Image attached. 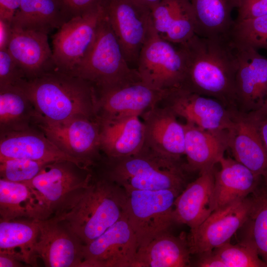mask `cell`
Returning <instances> with one entry per match:
<instances>
[{
	"label": "cell",
	"instance_id": "obj_1",
	"mask_svg": "<svg viewBox=\"0 0 267 267\" xmlns=\"http://www.w3.org/2000/svg\"><path fill=\"white\" fill-rule=\"evenodd\" d=\"M178 45L185 63V76L180 88L215 98L237 109V59L229 38H207L195 34Z\"/></svg>",
	"mask_w": 267,
	"mask_h": 267
},
{
	"label": "cell",
	"instance_id": "obj_2",
	"mask_svg": "<svg viewBox=\"0 0 267 267\" xmlns=\"http://www.w3.org/2000/svg\"><path fill=\"white\" fill-rule=\"evenodd\" d=\"M91 170L89 184L75 192L53 215L84 245L97 238L126 213L125 190Z\"/></svg>",
	"mask_w": 267,
	"mask_h": 267
},
{
	"label": "cell",
	"instance_id": "obj_3",
	"mask_svg": "<svg viewBox=\"0 0 267 267\" xmlns=\"http://www.w3.org/2000/svg\"><path fill=\"white\" fill-rule=\"evenodd\" d=\"M17 86L32 102L36 120L55 123L79 117L96 119L94 88L79 77L55 68Z\"/></svg>",
	"mask_w": 267,
	"mask_h": 267
},
{
	"label": "cell",
	"instance_id": "obj_4",
	"mask_svg": "<svg viewBox=\"0 0 267 267\" xmlns=\"http://www.w3.org/2000/svg\"><path fill=\"white\" fill-rule=\"evenodd\" d=\"M185 163L161 156L143 146L134 154L118 158L102 155L92 169L125 189L181 191L186 186Z\"/></svg>",
	"mask_w": 267,
	"mask_h": 267
},
{
	"label": "cell",
	"instance_id": "obj_5",
	"mask_svg": "<svg viewBox=\"0 0 267 267\" xmlns=\"http://www.w3.org/2000/svg\"><path fill=\"white\" fill-rule=\"evenodd\" d=\"M69 73L88 81L95 89L118 87L141 80L136 69L126 61L104 12L90 50Z\"/></svg>",
	"mask_w": 267,
	"mask_h": 267
},
{
	"label": "cell",
	"instance_id": "obj_6",
	"mask_svg": "<svg viewBox=\"0 0 267 267\" xmlns=\"http://www.w3.org/2000/svg\"><path fill=\"white\" fill-rule=\"evenodd\" d=\"M136 69L142 82L160 90L180 88L184 80L185 63L180 46L161 38L152 20Z\"/></svg>",
	"mask_w": 267,
	"mask_h": 267
},
{
	"label": "cell",
	"instance_id": "obj_7",
	"mask_svg": "<svg viewBox=\"0 0 267 267\" xmlns=\"http://www.w3.org/2000/svg\"><path fill=\"white\" fill-rule=\"evenodd\" d=\"M125 190L126 212L135 232L138 249L160 233L169 230L174 222L175 201L181 191L174 189Z\"/></svg>",
	"mask_w": 267,
	"mask_h": 267
},
{
	"label": "cell",
	"instance_id": "obj_8",
	"mask_svg": "<svg viewBox=\"0 0 267 267\" xmlns=\"http://www.w3.org/2000/svg\"><path fill=\"white\" fill-rule=\"evenodd\" d=\"M35 126L86 168L91 169L102 157L97 119L79 117L55 123L36 120Z\"/></svg>",
	"mask_w": 267,
	"mask_h": 267
},
{
	"label": "cell",
	"instance_id": "obj_9",
	"mask_svg": "<svg viewBox=\"0 0 267 267\" xmlns=\"http://www.w3.org/2000/svg\"><path fill=\"white\" fill-rule=\"evenodd\" d=\"M103 11L101 4L72 17L52 37V53L56 68L71 72L86 57L94 42Z\"/></svg>",
	"mask_w": 267,
	"mask_h": 267
},
{
	"label": "cell",
	"instance_id": "obj_10",
	"mask_svg": "<svg viewBox=\"0 0 267 267\" xmlns=\"http://www.w3.org/2000/svg\"><path fill=\"white\" fill-rule=\"evenodd\" d=\"M103 12L129 65L136 64L151 20V9L135 0H102Z\"/></svg>",
	"mask_w": 267,
	"mask_h": 267
},
{
	"label": "cell",
	"instance_id": "obj_11",
	"mask_svg": "<svg viewBox=\"0 0 267 267\" xmlns=\"http://www.w3.org/2000/svg\"><path fill=\"white\" fill-rule=\"evenodd\" d=\"M91 176V169L61 160L46 164L34 178L24 183L37 191L52 216L75 192L89 184Z\"/></svg>",
	"mask_w": 267,
	"mask_h": 267
},
{
	"label": "cell",
	"instance_id": "obj_12",
	"mask_svg": "<svg viewBox=\"0 0 267 267\" xmlns=\"http://www.w3.org/2000/svg\"><path fill=\"white\" fill-rule=\"evenodd\" d=\"M138 250L126 213L90 243L84 245L81 267H132Z\"/></svg>",
	"mask_w": 267,
	"mask_h": 267
},
{
	"label": "cell",
	"instance_id": "obj_13",
	"mask_svg": "<svg viewBox=\"0 0 267 267\" xmlns=\"http://www.w3.org/2000/svg\"><path fill=\"white\" fill-rule=\"evenodd\" d=\"M178 116L210 131H227L231 126L235 109L220 101L190 92L182 88L168 90L160 102Z\"/></svg>",
	"mask_w": 267,
	"mask_h": 267
},
{
	"label": "cell",
	"instance_id": "obj_14",
	"mask_svg": "<svg viewBox=\"0 0 267 267\" xmlns=\"http://www.w3.org/2000/svg\"><path fill=\"white\" fill-rule=\"evenodd\" d=\"M94 89L97 120L132 115L140 117L159 104L168 91L153 89L141 80L118 87Z\"/></svg>",
	"mask_w": 267,
	"mask_h": 267
},
{
	"label": "cell",
	"instance_id": "obj_15",
	"mask_svg": "<svg viewBox=\"0 0 267 267\" xmlns=\"http://www.w3.org/2000/svg\"><path fill=\"white\" fill-rule=\"evenodd\" d=\"M251 198L214 211L187 237L191 255L211 251L229 242L246 222L251 207Z\"/></svg>",
	"mask_w": 267,
	"mask_h": 267
},
{
	"label": "cell",
	"instance_id": "obj_16",
	"mask_svg": "<svg viewBox=\"0 0 267 267\" xmlns=\"http://www.w3.org/2000/svg\"><path fill=\"white\" fill-rule=\"evenodd\" d=\"M233 46L237 59L236 109L243 113L256 112L264 105L267 99V58L260 54L257 49Z\"/></svg>",
	"mask_w": 267,
	"mask_h": 267
},
{
	"label": "cell",
	"instance_id": "obj_17",
	"mask_svg": "<svg viewBox=\"0 0 267 267\" xmlns=\"http://www.w3.org/2000/svg\"><path fill=\"white\" fill-rule=\"evenodd\" d=\"M39 259L47 267H81L84 244L61 221L52 216L38 220Z\"/></svg>",
	"mask_w": 267,
	"mask_h": 267
},
{
	"label": "cell",
	"instance_id": "obj_18",
	"mask_svg": "<svg viewBox=\"0 0 267 267\" xmlns=\"http://www.w3.org/2000/svg\"><path fill=\"white\" fill-rule=\"evenodd\" d=\"M159 104L141 115L144 127V146L167 158L181 162L185 155L183 124L168 107Z\"/></svg>",
	"mask_w": 267,
	"mask_h": 267
},
{
	"label": "cell",
	"instance_id": "obj_19",
	"mask_svg": "<svg viewBox=\"0 0 267 267\" xmlns=\"http://www.w3.org/2000/svg\"><path fill=\"white\" fill-rule=\"evenodd\" d=\"M227 137L234 159L267 181V152L251 113L235 111Z\"/></svg>",
	"mask_w": 267,
	"mask_h": 267
},
{
	"label": "cell",
	"instance_id": "obj_20",
	"mask_svg": "<svg viewBox=\"0 0 267 267\" xmlns=\"http://www.w3.org/2000/svg\"><path fill=\"white\" fill-rule=\"evenodd\" d=\"M7 49L26 80L56 68L46 33L12 26Z\"/></svg>",
	"mask_w": 267,
	"mask_h": 267
},
{
	"label": "cell",
	"instance_id": "obj_21",
	"mask_svg": "<svg viewBox=\"0 0 267 267\" xmlns=\"http://www.w3.org/2000/svg\"><path fill=\"white\" fill-rule=\"evenodd\" d=\"M215 173L211 206L213 211L245 199L259 184L260 177L234 159L222 156Z\"/></svg>",
	"mask_w": 267,
	"mask_h": 267
},
{
	"label": "cell",
	"instance_id": "obj_22",
	"mask_svg": "<svg viewBox=\"0 0 267 267\" xmlns=\"http://www.w3.org/2000/svg\"><path fill=\"white\" fill-rule=\"evenodd\" d=\"M0 135V157L24 158L47 163L68 160L84 167L60 150L36 127Z\"/></svg>",
	"mask_w": 267,
	"mask_h": 267
},
{
	"label": "cell",
	"instance_id": "obj_23",
	"mask_svg": "<svg viewBox=\"0 0 267 267\" xmlns=\"http://www.w3.org/2000/svg\"><path fill=\"white\" fill-rule=\"evenodd\" d=\"M136 115L97 120L100 129V150L109 158L135 154L144 145V127Z\"/></svg>",
	"mask_w": 267,
	"mask_h": 267
},
{
	"label": "cell",
	"instance_id": "obj_24",
	"mask_svg": "<svg viewBox=\"0 0 267 267\" xmlns=\"http://www.w3.org/2000/svg\"><path fill=\"white\" fill-rule=\"evenodd\" d=\"M215 173L214 167L201 171L198 178L178 195L174 203V222L185 224L192 229L212 213L211 199Z\"/></svg>",
	"mask_w": 267,
	"mask_h": 267
},
{
	"label": "cell",
	"instance_id": "obj_25",
	"mask_svg": "<svg viewBox=\"0 0 267 267\" xmlns=\"http://www.w3.org/2000/svg\"><path fill=\"white\" fill-rule=\"evenodd\" d=\"M183 125L186 171L200 172L214 167L228 148L227 131H207L187 122Z\"/></svg>",
	"mask_w": 267,
	"mask_h": 267
},
{
	"label": "cell",
	"instance_id": "obj_26",
	"mask_svg": "<svg viewBox=\"0 0 267 267\" xmlns=\"http://www.w3.org/2000/svg\"><path fill=\"white\" fill-rule=\"evenodd\" d=\"M153 26L162 39L182 44L196 34L194 13L188 0H161L151 8Z\"/></svg>",
	"mask_w": 267,
	"mask_h": 267
},
{
	"label": "cell",
	"instance_id": "obj_27",
	"mask_svg": "<svg viewBox=\"0 0 267 267\" xmlns=\"http://www.w3.org/2000/svg\"><path fill=\"white\" fill-rule=\"evenodd\" d=\"M187 237L164 231L138 249L132 267H186L191 265Z\"/></svg>",
	"mask_w": 267,
	"mask_h": 267
},
{
	"label": "cell",
	"instance_id": "obj_28",
	"mask_svg": "<svg viewBox=\"0 0 267 267\" xmlns=\"http://www.w3.org/2000/svg\"><path fill=\"white\" fill-rule=\"evenodd\" d=\"M38 220L0 219V253L12 256L28 266L37 267Z\"/></svg>",
	"mask_w": 267,
	"mask_h": 267
},
{
	"label": "cell",
	"instance_id": "obj_29",
	"mask_svg": "<svg viewBox=\"0 0 267 267\" xmlns=\"http://www.w3.org/2000/svg\"><path fill=\"white\" fill-rule=\"evenodd\" d=\"M51 217L41 196L26 183L0 179V219L44 220Z\"/></svg>",
	"mask_w": 267,
	"mask_h": 267
},
{
	"label": "cell",
	"instance_id": "obj_30",
	"mask_svg": "<svg viewBox=\"0 0 267 267\" xmlns=\"http://www.w3.org/2000/svg\"><path fill=\"white\" fill-rule=\"evenodd\" d=\"M195 20L196 35L228 38L234 21L231 16L237 0H188Z\"/></svg>",
	"mask_w": 267,
	"mask_h": 267
},
{
	"label": "cell",
	"instance_id": "obj_31",
	"mask_svg": "<svg viewBox=\"0 0 267 267\" xmlns=\"http://www.w3.org/2000/svg\"><path fill=\"white\" fill-rule=\"evenodd\" d=\"M37 114L24 91L18 86L0 87V134L34 128Z\"/></svg>",
	"mask_w": 267,
	"mask_h": 267
},
{
	"label": "cell",
	"instance_id": "obj_32",
	"mask_svg": "<svg viewBox=\"0 0 267 267\" xmlns=\"http://www.w3.org/2000/svg\"><path fill=\"white\" fill-rule=\"evenodd\" d=\"M69 19L54 0H21L11 25L48 34Z\"/></svg>",
	"mask_w": 267,
	"mask_h": 267
},
{
	"label": "cell",
	"instance_id": "obj_33",
	"mask_svg": "<svg viewBox=\"0 0 267 267\" xmlns=\"http://www.w3.org/2000/svg\"><path fill=\"white\" fill-rule=\"evenodd\" d=\"M245 237L241 241L254 247L267 266V181L251 194Z\"/></svg>",
	"mask_w": 267,
	"mask_h": 267
},
{
	"label": "cell",
	"instance_id": "obj_34",
	"mask_svg": "<svg viewBox=\"0 0 267 267\" xmlns=\"http://www.w3.org/2000/svg\"><path fill=\"white\" fill-rule=\"evenodd\" d=\"M228 38L235 46L267 49V14L234 20Z\"/></svg>",
	"mask_w": 267,
	"mask_h": 267
},
{
	"label": "cell",
	"instance_id": "obj_35",
	"mask_svg": "<svg viewBox=\"0 0 267 267\" xmlns=\"http://www.w3.org/2000/svg\"><path fill=\"white\" fill-rule=\"evenodd\" d=\"M225 267H267L259 257L256 249L249 244L241 241L233 245L230 242L213 250Z\"/></svg>",
	"mask_w": 267,
	"mask_h": 267
},
{
	"label": "cell",
	"instance_id": "obj_36",
	"mask_svg": "<svg viewBox=\"0 0 267 267\" xmlns=\"http://www.w3.org/2000/svg\"><path fill=\"white\" fill-rule=\"evenodd\" d=\"M48 163L16 158L0 157V176L4 179L26 182L34 178Z\"/></svg>",
	"mask_w": 267,
	"mask_h": 267
},
{
	"label": "cell",
	"instance_id": "obj_37",
	"mask_svg": "<svg viewBox=\"0 0 267 267\" xmlns=\"http://www.w3.org/2000/svg\"><path fill=\"white\" fill-rule=\"evenodd\" d=\"M26 79L7 48L0 49V87L15 86Z\"/></svg>",
	"mask_w": 267,
	"mask_h": 267
},
{
	"label": "cell",
	"instance_id": "obj_38",
	"mask_svg": "<svg viewBox=\"0 0 267 267\" xmlns=\"http://www.w3.org/2000/svg\"><path fill=\"white\" fill-rule=\"evenodd\" d=\"M70 18L82 15L99 6L102 0H54Z\"/></svg>",
	"mask_w": 267,
	"mask_h": 267
},
{
	"label": "cell",
	"instance_id": "obj_39",
	"mask_svg": "<svg viewBox=\"0 0 267 267\" xmlns=\"http://www.w3.org/2000/svg\"><path fill=\"white\" fill-rule=\"evenodd\" d=\"M236 20L253 18L267 14V0H237Z\"/></svg>",
	"mask_w": 267,
	"mask_h": 267
},
{
	"label": "cell",
	"instance_id": "obj_40",
	"mask_svg": "<svg viewBox=\"0 0 267 267\" xmlns=\"http://www.w3.org/2000/svg\"><path fill=\"white\" fill-rule=\"evenodd\" d=\"M198 256L195 266L199 267H225L224 263L216 255L213 250L204 252Z\"/></svg>",
	"mask_w": 267,
	"mask_h": 267
},
{
	"label": "cell",
	"instance_id": "obj_41",
	"mask_svg": "<svg viewBox=\"0 0 267 267\" xmlns=\"http://www.w3.org/2000/svg\"><path fill=\"white\" fill-rule=\"evenodd\" d=\"M21 0H0V19L11 22Z\"/></svg>",
	"mask_w": 267,
	"mask_h": 267
},
{
	"label": "cell",
	"instance_id": "obj_42",
	"mask_svg": "<svg viewBox=\"0 0 267 267\" xmlns=\"http://www.w3.org/2000/svg\"><path fill=\"white\" fill-rule=\"evenodd\" d=\"M11 33V22L0 19V49L7 48Z\"/></svg>",
	"mask_w": 267,
	"mask_h": 267
},
{
	"label": "cell",
	"instance_id": "obj_43",
	"mask_svg": "<svg viewBox=\"0 0 267 267\" xmlns=\"http://www.w3.org/2000/svg\"><path fill=\"white\" fill-rule=\"evenodd\" d=\"M27 266L10 255L0 253V267H21Z\"/></svg>",
	"mask_w": 267,
	"mask_h": 267
},
{
	"label": "cell",
	"instance_id": "obj_44",
	"mask_svg": "<svg viewBox=\"0 0 267 267\" xmlns=\"http://www.w3.org/2000/svg\"><path fill=\"white\" fill-rule=\"evenodd\" d=\"M256 120L261 139L267 152V114L261 119Z\"/></svg>",
	"mask_w": 267,
	"mask_h": 267
},
{
	"label": "cell",
	"instance_id": "obj_45",
	"mask_svg": "<svg viewBox=\"0 0 267 267\" xmlns=\"http://www.w3.org/2000/svg\"><path fill=\"white\" fill-rule=\"evenodd\" d=\"M254 118L256 120H259L267 114V99L264 105L258 111L250 112Z\"/></svg>",
	"mask_w": 267,
	"mask_h": 267
},
{
	"label": "cell",
	"instance_id": "obj_46",
	"mask_svg": "<svg viewBox=\"0 0 267 267\" xmlns=\"http://www.w3.org/2000/svg\"><path fill=\"white\" fill-rule=\"evenodd\" d=\"M140 3L149 7L152 8L154 5L159 3L161 0H135Z\"/></svg>",
	"mask_w": 267,
	"mask_h": 267
}]
</instances>
